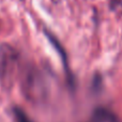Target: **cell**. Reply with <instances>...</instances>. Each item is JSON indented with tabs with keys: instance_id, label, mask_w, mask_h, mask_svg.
<instances>
[{
	"instance_id": "obj_1",
	"label": "cell",
	"mask_w": 122,
	"mask_h": 122,
	"mask_svg": "<svg viewBox=\"0 0 122 122\" xmlns=\"http://www.w3.org/2000/svg\"><path fill=\"white\" fill-rule=\"evenodd\" d=\"M18 54L12 45H0V82L4 88H11L16 75Z\"/></svg>"
},
{
	"instance_id": "obj_2",
	"label": "cell",
	"mask_w": 122,
	"mask_h": 122,
	"mask_svg": "<svg viewBox=\"0 0 122 122\" xmlns=\"http://www.w3.org/2000/svg\"><path fill=\"white\" fill-rule=\"evenodd\" d=\"M20 88L23 94L28 101L36 103L44 94L42 77L32 66H27L20 73Z\"/></svg>"
},
{
	"instance_id": "obj_3",
	"label": "cell",
	"mask_w": 122,
	"mask_h": 122,
	"mask_svg": "<svg viewBox=\"0 0 122 122\" xmlns=\"http://www.w3.org/2000/svg\"><path fill=\"white\" fill-rule=\"evenodd\" d=\"M14 116H15V118H16L17 122H33L28 117V115L19 107L14 108Z\"/></svg>"
},
{
	"instance_id": "obj_4",
	"label": "cell",
	"mask_w": 122,
	"mask_h": 122,
	"mask_svg": "<svg viewBox=\"0 0 122 122\" xmlns=\"http://www.w3.org/2000/svg\"><path fill=\"white\" fill-rule=\"evenodd\" d=\"M108 3L112 11H119L122 9V0H108Z\"/></svg>"
}]
</instances>
